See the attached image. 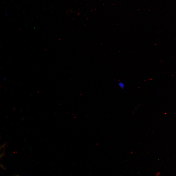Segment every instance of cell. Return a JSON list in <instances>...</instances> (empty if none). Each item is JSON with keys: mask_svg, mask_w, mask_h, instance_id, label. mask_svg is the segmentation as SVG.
Returning a JSON list of instances; mask_svg holds the SVG:
<instances>
[{"mask_svg": "<svg viewBox=\"0 0 176 176\" xmlns=\"http://www.w3.org/2000/svg\"><path fill=\"white\" fill-rule=\"evenodd\" d=\"M5 143L0 147V157L1 158L5 155V146L6 145Z\"/></svg>", "mask_w": 176, "mask_h": 176, "instance_id": "obj_1", "label": "cell"}, {"mask_svg": "<svg viewBox=\"0 0 176 176\" xmlns=\"http://www.w3.org/2000/svg\"><path fill=\"white\" fill-rule=\"evenodd\" d=\"M118 85L119 87L121 89H123L125 86L124 84L122 81L120 82H119Z\"/></svg>", "mask_w": 176, "mask_h": 176, "instance_id": "obj_2", "label": "cell"}]
</instances>
